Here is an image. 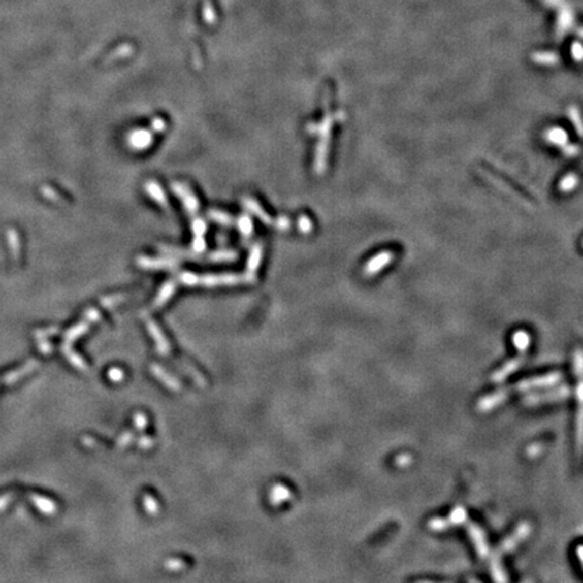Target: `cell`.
<instances>
[{"mask_svg": "<svg viewBox=\"0 0 583 583\" xmlns=\"http://www.w3.org/2000/svg\"><path fill=\"white\" fill-rule=\"evenodd\" d=\"M151 142H153V137L147 131H135L130 138L131 147L137 150L146 149Z\"/></svg>", "mask_w": 583, "mask_h": 583, "instance_id": "cell-1", "label": "cell"}, {"mask_svg": "<svg viewBox=\"0 0 583 583\" xmlns=\"http://www.w3.org/2000/svg\"><path fill=\"white\" fill-rule=\"evenodd\" d=\"M173 290H174L173 284H166L165 288L162 289L161 293H159V296H158L157 301H155V307H161V305H164L166 300L169 299L170 296L173 295Z\"/></svg>", "mask_w": 583, "mask_h": 583, "instance_id": "cell-4", "label": "cell"}, {"mask_svg": "<svg viewBox=\"0 0 583 583\" xmlns=\"http://www.w3.org/2000/svg\"><path fill=\"white\" fill-rule=\"evenodd\" d=\"M239 225H241V231L244 234V235H250L252 231V224H251V220L248 219V217H241V220H239Z\"/></svg>", "mask_w": 583, "mask_h": 583, "instance_id": "cell-7", "label": "cell"}, {"mask_svg": "<svg viewBox=\"0 0 583 583\" xmlns=\"http://www.w3.org/2000/svg\"><path fill=\"white\" fill-rule=\"evenodd\" d=\"M289 227V220L286 219V217H281L280 220H278V229H282V230H286Z\"/></svg>", "mask_w": 583, "mask_h": 583, "instance_id": "cell-11", "label": "cell"}, {"mask_svg": "<svg viewBox=\"0 0 583 583\" xmlns=\"http://www.w3.org/2000/svg\"><path fill=\"white\" fill-rule=\"evenodd\" d=\"M7 235H8V239H10V241H12V243H14L12 244V250H14V255L16 256L18 255V237H16V233L11 230V231H8Z\"/></svg>", "mask_w": 583, "mask_h": 583, "instance_id": "cell-8", "label": "cell"}, {"mask_svg": "<svg viewBox=\"0 0 583 583\" xmlns=\"http://www.w3.org/2000/svg\"><path fill=\"white\" fill-rule=\"evenodd\" d=\"M146 189H147V192L150 193V196L153 197V199H155V200L159 203V204L162 205V207H168V201H166V197L165 195H164V192L161 190V188L155 184V182H147V185H146Z\"/></svg>", "mask_w": 583, "mask_h": 583, "instance_id": "cell-3", "label": "cell"}, {"mask_svg": "<svg viewBox=\"0 0 583 583\" xmlns=\"http://www.w3.org/2000/svg\"><path fill=\"white\" fill-rule=\"evenodd\" d=\"M37 366V362L36 361H31V362H28L26 366H23L20 370L15 371V373H12V374H8L6 375V378L4 379H0V382H6V383H10V382H14V381H16V379H19L22 375L27 374L28 371L34 370Z\"/></svg>", "mask_w": 583, "mask_h": 583, "instance_id": "cell-2", "label": "cell"}, {"mask_svg": "<svg viewBox=\"0 0 583 583\" xmlns=\"http://www.w3.org/2000/svg\"><path fill=\"white\" fill-rule=\"evenodd\" d=\"M299 225H300V230H301V231H304V233H308V231L311 230V221H309V219H308L307 216H303L301 219H300Z\"/></svg>", "mask_w": 583, "mask_h": 583, "instance_id": "cell-10", "label": "cell"}, {"mask_svg": "<svg viewBox=\"0 0 583 583\" xmlns=\"http://www.w3.org/2000/svg\"><path fill=\"white\" fill-rule=\"evenodd\" d=\"M244 203L247 204V208H250V209H251V211H252V212L256 213V215H258V216H260L261 219H262V220L265 221V223H266V224H269V223L272 221V220H270V217H268V215H266V213H264V211H262V209L260 208V205H256L255 203H254V201H251V200H244Z\"/></svg>", "mask_w": 583, "mask_h": 583, "instance_id": "cell-5", "label": "cell"}, {"mask_svg": "<svg viewBox=\"0 0 583 583\" xmlns=\"http://www.w3.org/2000/svg\"><path fill=\"white\" fill-rule=\"evenodd\" d=\"M211 217H212L213 220H217L220 221V223H223V224H229L230 223V219L225 215H223V213L220 212H211Z\"/></svg>", "mask_w": 583, "mask_h": 583, "instance_id": "cell-9", "label": "cell"}, {"mask_svg": "<svg viewBox=\"0 0 583 583\" xmlns=\"http://www.w3.org/2000/svg\"><path fill=\"white\" fill-rule=\"evenodd\" d=\"M260 258H261V247L255 246L254 250H252L251 260L248 262V264H250V272H254V270H255V268L258 266V264H260Z\"/></svg>", "mask_w": 583, "mask_h": 583, "instance_id": "cell-6", "label": "cell"}]
</instances>
